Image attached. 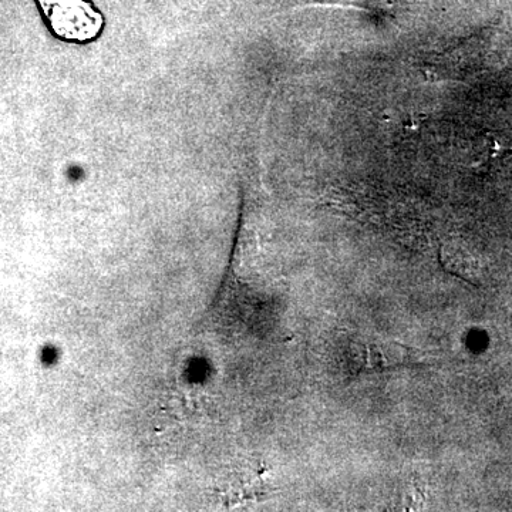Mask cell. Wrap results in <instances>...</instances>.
I'll use <instances>...</instances> for the list:
<instances>
[{
    "mask_svg": "<svg viewBox=\"0 0 512 512\" xmlns=\"http://www.w3.org/2000/svg\"><path fill=\"white\" fill-rule=\"evenodd\" d=\"M414 356L409 346L390 339L367 340L357 345L353 352V369L355 372H383L410 365Z\"/></svg>",
    "mask_w": 512,
    "mask_h": 512,
    "instance_id": "2",
    "label": "cell"
},
{
    "mask_svg": "<svg viewBox=\"0 0 512 512\" xmlns=\"http://www.w3.org/2000/svg\"><path fill=\"white\" fill-rule=\"evenodd\" d=\"M46 28L69 45H90L103 35L106 18L93 0H35Z\"/></svg>",
    "mask_w": 512,
    "mask_h": 512,
    "instance_id": "1",
    "label": "cell"
}]
</instances>
